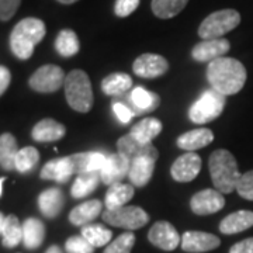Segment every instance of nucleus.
<instances>
[{"label":"nucleus","mask_w":253,"mask_h":253,"mask_svg":"<svg viewBox=\"0 0 253 253\" xmlns=\"http://www.w3.org/2000/svg\"><path fill=\"white\" fill-rule=\"evenodd\" d=\"M189 0H152V11L156 17L172 18L186 7Z\"/></svg>","instance_id":"72a5a7b5"},{"label":"nucleus","mask_w":253,"mask_h":253,"mask_svg":"<svg viewBox=\"0 0 253 253\" xmlns=\"http://www.w3.org/2000/svg\"><path fill=\"white\" fill-rule=\"evenodd\" d=\"M116 101L124 103L132 111L134 116H142L145 113L155 111L161 104V99L156 93L146 90L141 86H136L129 91H126V94L116 97Z\"/></svg>","instance_id":"1a4fd4ad"},{"label":"nucleus","mask_w":253,"mask_h":253,"mask_svg":"<svg viewBox=\"0 0 253 253\" xmlns=\"http://www.w3.org/2000/svg\"><path fill=\"white\" fill-rule=\"evenodd\" d=\"M229 253H253V238H248L235 244L229 249Z\"/></svg>","instance_id":"37998d69"},{"label":"nucleus","mask_w":253,"mask_h":253,"mask_svg":"<svg viewBox=\"0 0 253 253\" xmlns=\"http://www.w3.org/2000/svg\"><path fill=\"white\" fill-rule=\"evenodd\" d=\"M129 166H131V162L118 152L107 155V161L104 163L103 169L100 170L101 181L107 186L121 183V180L126 179V176H128Z\"/></svg>","instance_id":"dca6fc26"},{"label":"nucleus","mask_w":253,"mask_h":253,"mask_svg":"<svg viewBox=\"0 0 253 253\" xmlns=\"http://www.w3.org/2000/svg\"><path fill=\"white\" fill-rule=\"evenodd\" d=\"M59 3H62V4H72L75 1H78V0H58Z\"/></svg>","instance_id":"09e8293b"},{"label":"nucleus","mask_w":253,"mask_h":253,"mask_svg":"<svg viewBox=\"0 0 253 253\" xmlns=\"http://www.w3.org/2000/svg\"><path fill=\"white\" fill-rule=\"evenodd\" d=\"M211 180L215 190L222 194H229L236 190V184L241 179L238 163L234 155L226 149H218L212 152L208 161Z\"/></svg>","instance_id":"7ed1b4c3"},{"label":"nucleus","mask_w":253,"mask_h":253,"mask_svg":"<svg viewBox=\"0 0 253 253\" xmlns=\"http://www.w3.org/2000/svg\"><path fill=\"white\" fill-rule=\"evenodd\" d=\"M66 75L56 65H44L31 75L28 84L38 93H54L65 84Z\"/></svg>","instance_id":"6e6552de"},{"label":"nucleus","mask_w":253,"mask_h":253,"mask_svg":"<svg viewBox=\"0 0 253 253\" xmlns=\"http://www.w3.org/2000/svg\"><path fill=\"white\" fill-rule=\"evenodd\" d=\"M221 245L219 238L208 232L187 231L181 236V249L189 253H203L217 249Z\"/></svg>","instance_id":"4468645a"},{"label":"nucleus","mask_w":253,"mask_h":253,"mask_svg":"<svg viewBox=\"0 0 253 253\" xmlns=\"http://www.w3.org/2000/svg\"><path fill=\"white\" fill-rule=\"evenodd\" d=\"M246 78V69L238 59L221 56L208 63V83L214 90L224 96H232L239 93L245 86Z\"/></svg>","instance_id":"f257e3e1"},{"label":"nucleus","mask_w":253,"mask_h":253,"mask_svg":"<svg viewBox=\"0 0 253 253\" xmlns=\"http://www.w3.org/2000/svg\"><path fill=\"white\" fill-rule=\"evenodd\" d=\"M75 173L81 174L86 172H100L107 161V155L103 152H81L71 155Z\"/></svg>","instance_id":"393cba45"},{"label":"nucleus","mask_w":253,"mask_h":253,"mask_svg":"<svg viewBox=\"0 0 253 253\" xmlns=\"http://www.w3.org/2000/svg\"><path fill=\"white\" fill-rule=\"evenodd\" d=\"M148 239L154 246L168 252L174 251L181 244L179 232L168 221H158L155 225H152L148 234Z\"/></svg>","instance_id":"9b49d317"},{"label":"nucleus","mask_w":253,"mask_h":253,"mask_svg":"<svg viewBox=\"0 0 253 253\" xmlns=\"http://www.w3.org/2000/svg\"><path fill=\"white\" fill-rule=\"evenodd\" d=\"M66 134V128L52 118H44L33 128V138L37 142H55Z\"/></svg>","instance_id":"412c9836"},{"label":"nucleus","mask_w":253,"mask_h":253,"mask_svg":"<svg viewBox=\"0 0 253 253\" xmlns=\"http://www.w3.org/2000/svg\"><path fill=\"white\" fill-rule=\"evenodd\" d=\"M225 206L224 194L215 189H206L196 193L190 200L191 211L197 215H210Z\"/></svg>","instance_id":"9d476101"},{"label":"nucleus","mask_w":253,"mask_h":253,"mask_svg":"<svg viewBox=\"0 0 253 253\" xmlns=\"http://www.w3.org/2000/svg\"><path fill=\"white\" fill-rule=\"evenodd\" d=\"M40 162V152L34 146H26L16 156V170L20 173L31 172Z\"/></svg>","instance_id":"c9c22d12"},{"label":"nucleus","mask_w":253,"mask_h":253,"mask_svg":"<svg viewBox=\"0 0 253 253\" xmlns=\"http://www.w3.org/2000/svg\"><path fill=\"white\" fill-rule=\"evenodd\" d=\"M63 204H65V196H63L62 190L56 189V187L44 190L38 196L40 211L46 218L58 217L62 211Z\"/></svg>","instance_id":"6ab92c4d"},{"label":"nucleus","mask_w":253,"mask_h":253,"mask_svg":"<svg viewBox=\"0 0 253 253\" xmlns=\"http://www.w3.org/2000/svg\"><path fill=\"white\" fill-rule=\"evenodd\" d=\"M231 44L225 38L215 40H203L193 48L191 56L197 62H211L217 58H221L229 51Z\"/></svg>","instance_id":"f3484780"},{"label":"nucleus","mask_w":253,"mask_h":253,"mask_svg":"<svg viewBox=\"0 0 253 253\" xmlns=\"http://www.w3.org/2000/svg\"><path fill=\"white\" fill-rule=\"evenodd\" d=\"M21 0H0V21H9L16 14Z\"/></svg>","instance_id":"a19ab883"},{"label":"nucleus","mask_w":253,"mask_h":253,"mask_svg":"<svg viewBox=\"0 0 253 253\" xmlns=\"http://www.w3.org/2000/svg\"><path fill=\"white\" fill-rule=\"evenodd\" d=\"M66 253H94V246L82 235L71 236L65 244Z\"/></svg>","instance_id":"4c0bfd02"},{"label":"nucleus","mask_w":253,"mask_h":253,"mask_svg":"<svg viewBox=\"0 0 253 253\" xmlns=\"http://www.w3.org/2000/svg\"><path fill=\"white\" fill-rule=\"evenodd\" d=\"M134 245H135V235L132 232H124L117 239H114L103 253H131Z\"/></svg>","instance_id":"e433bc0d"},{"label":"nucleus","mask_w":253,"mask_h":253,"mask_svg":"<svg viewBox=\"0 0 253 253\" xmlns=\"http://www.w3.org/2000/svg\"><path fill=\"white\" fill-rule=\"evenodd\" d=\"M103 221L106 224L117 228H124L128 231H135L148 224V212L136 206H123L103 211Z\"/></svg>","instance_id":"0eeeda50"},{"label":"nucleus","mask_w":253,"mask_h":253,"mask_svg":"<svg viewBox=\"0 0 253 253\" xmlns=\"http://www.w3.org/2000/svg\"><path fill=\"white\" fill-rule=\"evenodd\" d=\"M226 96L214 89L206 90L190 107L189 117L196 124H204L218 118L225 109Z\"/></svg>","instance_id":"423d86ee"},{"label":"nucleus","mask_w":253,"mask_h":253,"mask_svg":"<svg viewBox=\"0 0 253 253\" xmlns=\"http://www.w3.org/2000/svg\"><path fill=\"white\" fill-rule=\"evenodd\" d=\"M134 193H135V190H134L132 184H123V183L111 184L106 193V199H104L106 208L111 210V208L126 206V203L134 197Z\"/></svg>","instance_id":"c756f323"},{"label":"nucleus","mask_w":253,"mask_h":253,"mask_svg":"<svg viewBox=\"0 0 253 253\" xmlns=\"http://www.w3.org/2000/svg\"><path fill=\"white\" fill-rule=\"evenodd\" d=\"M55 49L65 58H71L78 54L81 49V44L76 33L73 30H62L55 40Z\"/></svg>","instance_id":"473e14b6"},{"label":"nucleus","mask_w":253,"mask_h":253,"mask_svg":"<svg viewBox=\"0 0 253 253\" xmlns=\"http://www.w3.org/2000/svg\"><path fill=\"white\" fill-rule=\"evenodd\" d=\"M10 82H11V73L6 66L0 65V96L9 89Z\"/></svg>","instance_id":"c03bdc74"},{"label":"nucleus","mask_w":253,"mask_h":253,"mask_svg":"<svg viewBox=\"0 0 253 253\" xmlns=\"http://www.w3.org/2000/svg\"><path fill=\"white\" fill-rule=\"evenodd\" d=\"M253 226V211L242 210L229 214L219 224V231L224 235H235Z\"/></svg>","instance_id":"aec40b11"},{"label":"nucleus","mask_w":253,"mask_h":253,"mask_svg":"<svg viewBox=\"0 0 253 253\" xmlns=\"http://www.w3.org/2000/svg\"><path fill=\"white\" fill-rule=\"evenodd\" d=\"M73 173H75V166H73L71 156H63V158H56L45 163V166L41 169L40 177L44 180L66 183L71 179Z\"/></svg>","instance_id":"a211bd4d"},{"label":"nucleus","mask_w":253,"mask_h":253,"mask_svg":"<svg viewBox=\"0 0 253 253\" xmlns=\"http://www.w3.org/2000/svg\"><path fill=\"white\" fill-rule=\"evenodd\" d=\"M100 180V172H86L78 174L76 180L73 183L71 194L73 199H84L87 196H90L91 193L96 190L99 186Z\"/></svg>","instance_id":"7c9ffc66"},{"label":"nucleus","mask_w":253,"mask_h":253,"mask_svg":"<svg viewBox=\"0 0 253 253\" xmlns=\"http://www.w3.org/2000/svg\"><path fill=\"white\" fill-rule=\"evenodd\" d=\"M82 236H84L94 248H103L110 244L113 232L103 225H86L82 228Z\"/></svg>","instance_id":"f704fd0d"},{"label":"nucleus","mask_w":253,"mask_h":253,"mask_svg":"<svg viewBox=\"0 0 253 253\" xmlns=\"http://www.w3.org/2000/svg\"><path fill=\"white\" fill-rule=\"evenodd\" d=\"M6 180V177H0V197H1V194H3V183Z\"/></svg>","instance_id":"de8ad7c7"},{"label":"nucleus","mask_w":253,"mask_h":253,"mask_svg":"<svg viewBox=\"0 0 253 253\" xmlns=\"http://www.w3.org/2000/svg\"><path fill=\"white\" fill-rule=\"evenodd\" d=\"M214 134L208 128H197L189 132H184L177 138V146L187 152H194L212 142Z\"/></svg>","instance_id":"5701e85b"},{"label":"nucleus","mask_w":253,"mask_h":253,"mask_svg":"<svg viewBox=\"0 0 253 253\" xmlns=\"http://www.w3.org/2000/svg\"><path fill=\"white\" fill-rule=\"evenodd\" d=\"M132 87V79L126 73H111L101 82V90L107 96L118 97L121 94H126V91Z\"/></svg>","instance_id":"bb28decb"},{"label":"nucleus","mask_w":253,"mask_h":253,"mask_svg":"<svg viewBox=\"0 0 253 253\" xmlns=\"http://www.w3.org/2000/svg\"><path fill=\"white\" fill-rule=\"evenodd\" d=\"M18 146L16 138L10 132L0 135V168L4 170L16 169V156L18 154Z\"/></svg>","instance_id":"cd10ccee"},{"label":"nucleus","mask_w":253,"mask_h":253,"mask_svg":"<svg viewBox=\"0 0 253 253\" xmlns=\"http://www.w3.org/2000/svg\"><path fill=\"white\" fill-rule=\"evenodd\" d=\"M118 154L123 155L129 162L135 161L138 158H152L158 159L159 152L152 144H142L138 139H135L131 134L121 136L117 141Z\"/></svg>","instance_id":"ddd939ff"},{"label":"nucleus","mask_w":253,"mask_h":253,"mask_svg":"<svg viewBox=\"0 0 253 253\" xmlns=\"http://www.w3.org/2000/svg\"><path fill=\"white\" fill-rule=\"evenodd\" d=\"M113 111H114V114L117 116V118L123 124H128L131 121V118L134 117L132 111L128 109L124 103H120V101L113 103Z\"/></svg>","instance_id":"79ce46f5"},{"label":"nucleus","mask_w":253,"mask_h":253,"mask_svg":"<svg viewBox=\"0 0 253 253\" xmlns=\"http://www.w3.org/2000/svg\"><path fill=\"white\" fill-rule=\"evenodd\" d=\"M155 162L156 161L152 158H138L131 162L128 179L131 180L132 186L144 187L151 181L155 170Z\"/></svg>","instance_id":"b1692460"},{"label":"nucleus","mask_w":253,"mask_h":253,"mask_svg":"<svg viewBox=\"0 0 253 253\" xmlns=\"http://www.w3.org/2000/svg\"><path fill=\"white\" fill-rule=\"evenodd\" d=\"M45 225L38 218H27L23 222V244L33 251L38 249L45 239Z\"/></svg>","instance_id":"a878e982"},{"label":"nucleus","mask_w":253,"mask_h":253,"mask_svg":"<svg viewBox=\"0 0 253 253\" xmlns=\"http://www.w3.org/2000/svg\"><path fill=\"white\" fill-rule=\"evenodd\" d=\"M241 23V14L234 9H225L210 14L200 24L199 36L203 40L222 38L226 33L232 31Z\"/></svg>","instance_id":"39448f33"},{"label":"nucleus","mask_w":253,"mask_h":253,"mask_svg":"<svg viewBox=\"0 0 253 253\" xmlns=\"http://www.w3.org/2000/svg\"><path fill=\"white\" fill-rule=\"evenodd\" d=\"M236 191L242 199L253 201V170L244 173L236 184Z\"/></svg>","instance_id":"58836bf2"},{"label":"nucleus","mask_w":253,"mask_h":253,"mask_svg":"<svg viewBox=\"0 0 253 253\" xmlns=\"http://www.w3.org/2000/svg\"><path fill=\"white\" fill-rule=\"evenodd\" d=\"M4 219H6V217L0 212V234H1V231H3V225H4Z\"/></svg>","instance_id":"49530a36"},{"label":"nucleus","mask_w":253,"mask_h":253,"mask_svg":"<svg viewBox=\"0 0 253 253\" xmlns=\"http://www.w3.org/2000/svg\"><path fill=\"white\" fill-rule=\"evenodd\" d=\"M162 132V123L152 117L144 118L131 128V135L142 144H151L152 139Z\"/></svg>","instance_id":"c85d7f7f"},{"label":"nucleus","mask_w":253,"mask_h":253,"mask_svg":"<svg viewBox=\"0 0 253 253\" xmlns=\"http://www.w3.org/2000/svg\"><path fill=\"white\" fill-rule=\"evenodd\" d=\"M65 96L68 104L75 111L87 113L93 107V90L87 73L81 69H75L65 79Z\"/></svg>","instance_id":"20e7f679"},{"label":"nucleus","mask_w":253,"mask_h":253,"mask_svg":"<svg viewBox=\"0 0 253 253\" xmlns=\"http://www.w3.org/2000/svg\"><path fill=\"white\" fill-rule=\"evenodd\" d=\"M139 6V0H117L114 6V13L118 17H126L132 14Z\"/></svg>","instance_id":"ea45409f"},{"label":"nucleus","mask_w":253,"mask_h":253,"mask_svg":"<svg viewBox=\"0 0 253 253\" xmlns=\"http://www.w3.org/2000/svg\"><path fill=\"white\" fill-rule=\"evenodd\" d=\"M1 244L4 248H16L23 242V224L16 215H7L1 231Z\"/></svg>","instance_id":"2f4dec72"},{"label":"nucleus","mask_w":253,"mask_h":253,"mask_svg":"<svg viewBox=\"0 0 253 253\" xmlns=\"http://www.w3.org/2000/svg\"><path fill=\"white\" fill-rule=\"evenodd\" d=\"M132 71L139 78L155 79L169 71V62L162 55L142 54L134 61Z\"/></svg>","instance_id":"f8f14e48"},{"label":"nucleus","mask_w":253,"mask_h":253,"mask_svg":"<svg viewBox=\"0 0 253 253\" xmlns=\"http://www.w3.org/2000/svg\"><path fill=\"white\" fill-rule=\"evenodd\" d=\"M45 33L46 28L42 20L36 17L23 18L16 24L10 34L11 52L23 61L31 58L37 44L42 41Z\"/></svg>","instance_id":"f03ea898"},{"label":"nucleus","mask_w":253,"mask_h":253,"mask_svg":"<svg viewBox=\"0 0 253 253\" xmlns=\"http://www.w3.org/2000/svg\"><path fill=\"white\" fill-rule=\"evenodd\" d=\"M45 253H63L62 249L58 246V245H52V246H49L48 248V251Z\"/></svg>","instance_id":"a18cd8bd"},{"label":"nucleus","mask_w":253,"mask_h":253,"mask_svg":"<svg viewBox=\"0 0 253 253\" xmlns=\"http://www.w3.org/2000/svg\"><path fill=\"white\" fill-rule=\"evenodd\" d=\"M200 170H201V158L194 152H187L174 161L170 173L176 181L187 183L194 180Z\"/></svg>","instance_id":"2eb2a0df"},{"label":"nucleus","mask_w":253,"mask_h":253,"mask_svg":"<svg viewBox=\"0 0 253 253\" xmlns=\"http://www.w3.org/2000/svg\"><path fill=\"white\" fill-rule=\"evenodd\" d=\"M103 211V203L100 200H89L73 208L69 214V221L76 226H86L99 217Z\"/></svg>","instance_id":"4be33fe9"}]
</instances>
